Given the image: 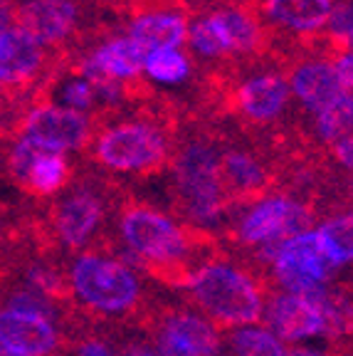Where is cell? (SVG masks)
<instances>
[{
  "label": "cell",
  "mask_w": 353,
  "mask_h": 356,
  "mask_svg": "<svg viewBox=\"0 0 353 356\" xmlns=\"http://www.w3.org/2000/svg\"><path fill=\"white\" fill-rule=\"evenodd\" d=\"M106 218V203L101 188L92 184H74L67 193L60 195L50 208V228L55 238L67 248H84L97 235Z\"/></svg>",
  "instance_id": "12"
},
{
  "label": "cell",
  "mask_w": 353,
  "mask_h": 356,
  "mask_svg": "<svg viewBox=\"0 0 353 356\" xmlns=\"http://www.w3.org/2000/svg\"><path fill=\"white\" fill-rule=\"evenodd\" d=\"M326 151H329V159H331L341 171L353 176V131L346 134L343 139L334 141L331 146H326Z\"/></svg>",
  "instance_id": "25"
},
{
  "label": "cell",
  "mask_w": 353,
  "mask_h": 356,
  "mask_svg": "<svg viewBox=\"0 0 353 356\" xmlns=\"http://www.w3.org/2000/svg\"><path fill=\"white\" fill-rule=\"evenodd\" d=\"M131 356H151V354H146V351H136V354H131Z\"/></svg>",
  "instance_id": "31"
},
{
  "label": "cell",
  "mask_w": 353,
  "mask_h": 356,
  "mask_svg": "<svg viewBox=\"0 0 353 356\" xmlns=\"http://www.w3.org/2000/svg\"><path fill=\"white\" fill-rule=\"evenodd\" d=\"M69 173L72 171H69V161L65 159V154L40 151V156L33 161L28 176L20 186L38 198H50V195H57L67 188Z\"/></svg>",
  "instance_id": "18"
},
{
  "label": "cell",
  "mask_w": 353,
  "mask_h": 356,
  "mask_svg": "<svg viewBox=\"0 0 353 356\" xmlns=\"http://www.w3.org/2000/svg\"><path fill=\"white\" fill-rule=\"evenodd\" d=\"M94 134H97L94 117L74 109H65L55 102L38 99L22 114L15 139H25L44 151L67 154V151L89 149Z\"/></svg>",
  "instance_id": "8"
},
{
  "label": "cell",
  "mask_w": 353,
  "mask_h": 356,
  "mask_svg": "<svg viewBox=\"0 0 353 356\" xmlns=\"http://www.w3.org/2000/svg\"><path fill=\"white\" fill-rule=\"evenodd\" d=\"M77 356H114V354H111V351L106 349L101 341L89 339V341H84V344L77 349Z\"/></svg>",
  "instance_id": "27"
},
{
  "label": "cell",
  "mask_w": 353,
  "mask_h": 356,
  "mask_svg": "<svg viewBox=\"0 0 353 356\" xmlns=\"http://www.w3.org/2000/svg\"><path fill=\"white\" fill-rule=\"evenodd\" d=\"M316 233H319L326 252L331 255L336 265H346L353 260V211L334 216Z\"/></svg>",
  "instance_id": "21"
},
{
  "label": "cell",
  "mask_w": 353,
  "mask_h": 356,
  "mask_svg": "<svg viewBox=\"0 0 353 356\" xmlns=\"http://www.w3.org/2000/svg\"><path fill=\"white\" fill-rule=\"evenodd\" d=\"M287 82L292 99L302 106L304 114H309V119L346 92L331 57L314 52H302L287 62Z\"/></svg>",
  "instance_id": "13"
},
{
  "label": "cell",
  "mask_w": 353,
  "mask_h": 356,
  "mask_svg": "<svg viewBox=\"0 0 353 356\" xmlns=\"http://www.w3.org/2000/svg\"><path fill=\"white\" fill-rule=\"evenodd\" d=\"M60 52L44 50L17 25L0 30V87L20 99L38 102L40 89L55 72Z\"/></svg>",
  "instance_id": "7"
},
{
  "label": "cell",
  "mask_w": 353,
  "mask_h": 356,
  "mask_svg": "<svg viewBox=\"0 0 353 356\" xmlns=\"http://www.w3.org/2000/svg\"><path fill=\"white\" fill-rule=\"evenodd\" d=\"M0 346L22 356H50L60 346V337L50 319L0 309Z\"/></svg>",
  "instance_id": "17"
},
{
  "label": "cell",
  "mask_w": 353,
  "mask_h": 356,
  "mask_svg": "<svg viewBox=\"0 0 353 356\" xmlns=\"http://www.w3.org/2000/svg\"><path fill=\"white\" fill-rule=\"evenodd\" d=\"M126 33L144 52L183 47L188 40V8L183 0H126Z\"/></svg>",
  "instance_id": "11"
},
{
  "label": "cell",
  "mask_w": 353,
  "mask_h": 356,
  "mask_svg": "<svg viewBox=\"0 0 353 356\" xmlns=\"http://www.w3.org/2000/svg\"><path fill=\"white\" fill-rule=\"evenodd\" d=\"M158 356H217L215 329L190 312H176L158 329Z\"/></svg>",
  "instance_id": "16"
},
{
  "label": "cell",
  "mask_w": 353,
  "mask_h": 356,
  "mask_svg": "<svg viewBox=\"0 0 353 356\" xmlns=\"http://www.w3.org/2000/svg\"><path fill=\"white\" fill-rule=\"evenodd\" d=\"M334 67H336L338 77L346 84L348 92H353V52H338V55L331 57Z\"/></svg>",
  "instance_id": "26"
},
{
  "label": "cell",
  "mask_w": 353,
  "mask_h": 356,
  "mask_svg": "<svg viewBox=\"0 0 353 356\" xmlns=\"http://www.w3.org/2000/svg\"><path fill=\"white\" fill-rule=\"evenodd\" d=\"M146 79L156 84L176 87L190 79L193 74V57L188 55L183 47H163V50L146 52L144 60Z\"/></svg>",
  "instance_id": "20"
},
{
  "label": "cell",
  "mask_w": 353,
  "mask_h": 356,
  "mask_svg": "<svg viewBox=\"0 0 353 356\" xmlns=\"http://www.w3.org/2000/svg\"><path fill=\"white\" fill-rule=\"evenodd\" d=\"M119 230L126 248L146 260L158 265L161 273H168L188 252V233L168 216L144 203H131L119 216Z\"/></svg>",
  "instance_id": "6"
},
{
  "label": "cell",
  "mask_w": 353,
  "mask_h": 356,
  "mask_svg": "<svg viewBox=\"0 0 353 356\" xmlns=\"http://www.w3.org/2000/svg\"><path fill=\"white\" fill-rule=\"evenodd\" d=\"M326 289L306 292V295H279L267 307V324L272 327V334H279V339L302 341L319 337L329 332L326 324V307H324Z\"/></svg>",
  "instance_id": "14"
},
{
  "label": "cell",
  "mask_w": 353,
  "mask_h": 356,
  "mask_svg": "<svg viewBox=\"0 0 353 356\" xmlns=\"http://www.w3.org/2000/svg\"><path fill=\"white\" fill-rule=\"evenodd\" d=\"M8 97H10V95H8V92H6V89H3V87H0V109H3V106H6Z\"/></svg>",
  "instance_id": "30"
},
{
  "label": "cell",
  "mask_w": 353,
  "mask_h": 356,
  "mask_svg": "<svg viewBox=\"0 0 353 356\" xmlns=\"http://www.w3.org/2000/svg\"><path fill=\"white\" fill-rule=\"evenodd\" d=\"M13 17H15V0H0V30L15 25Z\"/></svg>",
  "instance_id": "28"
},
{
  "label": "cell",
  "mask_w": 353,
  "mask_h": 356,
  "mask_svg": "<svg viewBox=\"0 0 353 356\" xmlns=\"http://www.w3.org/2000/svg\"><path fill=\"white\" fill-rule=\"evenodd\" d=\"M25 282H28V289L42 295L44 300H67L69 297V287L65 282V275L57 270V267L47 265V262H33V265L25 267L22 273Z\"/></svg>",
  "instance_id": "23"
},
{
  "label": "cell",
  "mask_w": 353,
  "mask_h": 356,
  "mask_svg": "<svg viewBox=\"0 0 353 356\" xmlns=\"http://www.w3.org/2000/svg\"><path fill=\"white\" fill-rule=\"evenodd\" d=\"M311 225V211L289 195H265L254 200L252 208L243 216L238 225V238L245 245L260 248L267 257L284 240L306 233Z\"/></svg>",
  "instance_id": "9"
},
{
  "label": "cell",
  "mask_w": 353,
  "mask_h": 356,
  "mask_svg": "<svg viewBox=\"0 0 353 356\" xmlns=\"http://www.w3.org/2000/svg\"><path fill=\"white\" fill-rule=\"evenodd\" d=\"M17 28L50 52H67L104 28L89 25L87 0H15Z\"/></svg>",
  "instance_id": "5"
},
{
  "label": "cell",
  "mask_w": 353,
  "mask_h": 356,
  "mask_svg": "<svg viewBox=\"0 0 353 356\" xmlns=\"http://www.w3.org/2000/svg\"><path fill=\"white\" fill-rule=\"evenodd\" d=\"M188 287L210 317L225 324H252L262 317L260 287L249 275L225 262H210L190 273Z\"/></svg>",
  "instance_id": "3"
},
{
  "label": "cell",
  "mask_w": 353,
  "mask_h": 356,
  "mask_svg": "<svg viewBox=\"0 0 353 356\" xmlns=\"http://www.w3.org/2000/svg\"><path fill=\"white\" fill-rule=\"evenodd\" d=\"M69 287L84 307L101 314H124L141 297V284L131 267L97 252H84L74 260Z\"/></svg>",
  "instance_id": "4"
},
{
  "label": "cell",
  "mask_w": 353,
  "mask_h": 356,
  "mask_svg": "<svg viewBox=\"0 0 353 356\" xmlns=\"http://www.w3.org/2000/svg\"><path fill=\"white\" fill-rule=\"evenodd\" d=\"M232 351L235 356H287L279 337L260 327L238 329L232 334Z\"/></svg>",
  "instance_id": "22"
},
{
  "label": "cell",
  "mask_w": 353,
  "mask_h": 356,
  "mask_svg": "<svg viewBox=\"0 0 353 356\" xmlns=\"http://www.w3.org/2000/svg\"><path fill=\"white\" fill-rule=\"evenodd\" d=\"M178 114L158 95L136 104L126 117H101L89 154L97 166L111 173H156L166 166L176 149Z\"/></svg>",
  "instance_id": "1"
},
{
  "label": "cell",
  "mask_w": 353,
  "mask_h": 356,
  "mask_svg": "<svg viewBox=\"0 0 353 356\" xmlns=\"http://www.w3.org/2000/svg\"><path fill=\"white\" fill-rule=\"evenodd\" d=\"M3 309H13V312H22V314H35V317L42 319H60V309L55 307V302L44 300L42 295L33 292V289H13L6 295V307Z\"/></svg>",
  "instance_id": "24"
},
{
  "label": "cell",
  "mask_w": 353,
  "mask_h": 356,
  "mask_svg": "<svg viewBox=\"0 0 353 356\" xmlns=\"http://www.w3.org/2000/svg\"><path fill=\"white\" fill-rule=\"evenodd\" d=\"M220 171H222V186H225V193L230 203H240V200L245 203V200L265 198L267 188L274 181L267 161L260 156V151L249 149V146H235V144L222 146Z\"/></svg>",
  "instance_id": "15"
},
{
  "label": "cell",
  "mask_w": 353,
  "mask_h": 356,
  "mask_svg": "<svg viewBox=\"0 0 353 356\" xmlns=\"http://www.w3.org/2000/svg\"><path fill=\"white\" fill-rule=\"evenodd\" d=\"M353 131V92H343L338 99L316 111L309 122V136L319 146H331Z\"/></svg>",
  "instance_id": "19"
},
{
  "label": "cell",
  "mask_w": 353,
  "mask_h": 356,
  "mask_svg": "<svg viewBox=\"0 0 353 356\" xmlns=\"http://www.w3.org/2000/svg\"><path fill=\"white\" fill-rule=\"evenodd\" d=\"M287 356H326V354H321V351H314V349H294V351H289Z\"/></svg>",
  "instance_id": "29"
},
{
  "label": "cell",
  "mask_w": 353,
  "mask_h": 356,
  "mask_svg": "<svg viewBox=\"0 0 353 356\" xmlns=\"http://www.w3.org/2000/svg\"><path fill=\"white\" fill-rule=\"evenodd\" d=\"M272 262H274V277L287 287V292H294V295L321 289L338 267L326 252L316 230H306V233L284 240L272 252Z\"/></svg>",
  "instance_id": "10"
},
{
  "label": "cell",
  "mask_w": 353,
  "mask_h": 356,
  "mask_svg": "<svg viewBox=\"0 0 353 356\" xmlns=\"http://www.w3.org/2000/svg\"><path fill=\"white\" fill-rule=\"evenodd\" d=\"M220 136L203 127L178 141L173 154V186L178 211L195 225H213L230 206L222 186Z\"/></svg>",
  "instance_id": "2"
}]
</instances>
